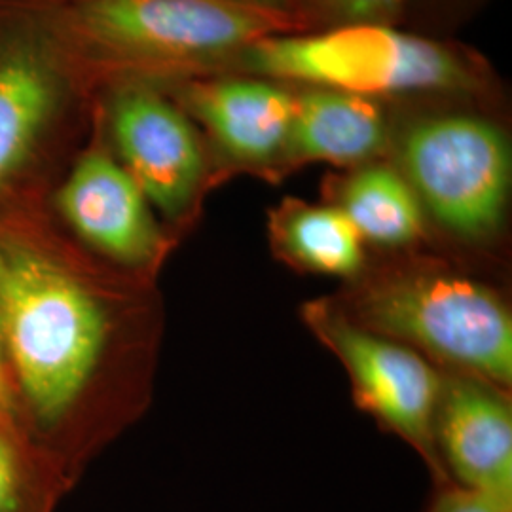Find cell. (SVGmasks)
Masks as SVG:
<instances>
[{
  "label": "cell",
  "instance_id": "6da1fadb",
  "mask_svg": "<svg viewBox=\"0 0 512 512\" xmlns=\"http://www.w3.org/2000/svg\"><path fill=\"white\" fill-rule=\"evenodd\" d=\"M46 234L0 222V344L14 420L71 482L103 442L124 296Z\"/></svg>",
  "mask_w": 512,
  "mask_h": 512
},
{
  "label": "cell",
  "instance_id": "7a4b0ae2",
  "mask_svg": "<svg viewBox=\"0 0 512 512\" xmlns=\"http://www.w3.org/2000/svg\"><path fill=\"white\" fill-rule=\"evenodd\" d=\"M69 33L103 63L137 73H200L241 59L298 19L238 0H78Z\"/></svg>",
  "mask_w": 512,
  "mask_h": 512
},
{
  "label": "cell",
  "instance_id": "3957f363",
  "mask_svg": "<svg viewBox=\"0 0 512 512\" xmlns=\"http://www.w3.org/2000/svg\"><path fill=\"white\" fill-rule=\"evenodd\" d=\"M342 308V306H340ZM351 321L465 376L509 387L511 313L480 281L446 270H408L365 283L349 306Z\"/></svg>",
  "mask_w": 512,
  "mask_h": 512
},
{
  "label": "cell",
  "instance_id": "277c9868",
  "mask_svg": "<svg viewBox=\"0 0 512 512\" xmlns=\"http://www.w3.org/2000/svg\"><path fill=\"white\" fill-rule=\"evenodd\" d=\"M245 67L275 80L363 97L456 92L473 84L452 50L376 23H346L317 35H272L241 55Z\"/></svg>",
  "mask_w": 512,
  "mask_h": 512
},
{
  "label": "cell",
  "instance_id": "5b68a950",
  "mask_svg": "<svg viewBox=\"0 0 512 512\" xmlns=\"http://www.w3.org/2000/svg\"><path fill=\"white\" fill-rule=\"evenodd\" d=\"M401 167L423 211L467 239L499 230L511 192V148L503 131L475 116L425 118L406 129Z\"/></svg>",
  "mask_w": 512,
  "mask_h": 512
},
{
  "label": "cell",
  "instance_id": "8992f818",
  "mask_svg": "<svg viewBox=\"0 0 512 512\" xmlns=\"http://www.w3.org/2000/svg\"><path fill=\"white\" fill-rule=\"evenodd\" d=\"M304 321L346 366L359 406L416 448L440 486L450 484L435 440L439 370L418 351L363 329L329 300L306 304Z\"/></svg>",
  "mask_w": 512,
  "mask_h": 512
},
{
  "label": "cell",
  "instance_id": "52a82bcc",
  "mask_svg": "<svg viewBox=\"0 0 512 512\" xmlns=\"http://www.w3.org/2000/svg\"><path fill=\"white\" fill-rule=\"evenodd\" d=\"M110 131L118 162L165 219L196 202L205 179L202 141L183 110L147 84H128L110 101Z\"/></svg>",
  "mask_w": 512,
  "mask_h": 512
},
{
  "label": "cell",
  "instance_id": "ba28073f",
  "mask_svg": "<svg viewBox=\"0 0 512 512\" xmlns=\"http://www.w3.org/2000/svg\"><path fill=\"white\" fill-rule=\"evenodd\" d=\"M59 215L86 247L131 272H152L167 239L141 186L107 150L92 148L55 194Z\"/></svg>",
  "mask_w": 512,
  "mask_h": 512
},
{
  "label": "cell",
  "instance_id": "9c48e42d",
  "mask_svg": "<svg viewBox=\"0 0 512 512\" xmlns=\"http://www.w3.org/2000/svg\"><path fill=\"white\" fill-rule=\"evenodd\" d=\"M435 440L450 484L512 501V412L497 387L444 378Z\"/></svg>",
  "mask_w": 512,
  "mask_h": 512
},
{
  "label": "cell",
  "instance_id": "30bf717a",
  "mask_svg": "<svg viewBox=\"0 0 512 512\" xmlns=\"http://www.w3.org/2000/svg\"><path fill=\"white\" fill-rule=\"evenodd\" d=\"M183 101L234 162L285 160L294 93L260 78H217L186 84Z\"/></svg>",
  "mask_w": 512,
  "mask_h": 512
},
{
  "label": "cell",
  "instance_id": "8fae6325",
  "mask_svg": "<svg viewBox=\"0 0 512 512\" xmlns=\"http://www.w3.org/2000/svg\"><path fill=\"white\" fill-rule=\"evenodd\" d=\"M59 97L61 78L42 44L16 38L0 48V198L31 164Z\"/></svg>",
  "mask_w": 512,
  "mask_h": 512
},
{
  "label": "cell",
  "instance_id": "7c38bea8",
  "mask_svg": "<svg viewBox=\"0 0 512 512\" xmlns=\"http://www.w3.org/2000/svg\"><path fill=\"white\" fill-rule=\"evenodd\" d=\"M385 141L384 112L374 99L311 86L294 93L287 162L365 165Z\"/></svg>",
  "mask_w": 512,
  "mask_h": 512
},
{
  "label": "cell",
  "instance_id": "4fadbf2b",
  "mask_svg": "<svg viewBox=\"0 0 512 512\" xmlns=\"http://www.w3.org/2000/svg\"><path fill=\"white\" fill-rule=\"evenodd\" d=\"M275 251L294 268L330 277H355L365 264L363 238L336 205L287 200L272 215Z\"/></svg>",
  "mask_w": 512,
  "mask_h": 512
},
{
  "label": "cell",
  "instance_id": "5bb4252c",
  "mask_svg": "<svg viewBox=\"0 0 512 512\" xmlns=\"http://www.w3.org/2000/svg\"><path fill=\"white\" fill-rule=\"evenodd\" d=\"M363 241L404 247L423 234V207L403 173L385 164H365L348 175L334 203Z\"/></svg>",
  "mask_w": 512,
  "mask_h": 512
},
{
  "label": "cell",
  "instance_id": "9a60e30c",
  "mask_svg": "<svg viewBox=\"0 0 512 512\" xmlns=\"http://www.w3.org/2000/svg\"><path fill=\"white\" fill-rule=\"evenodd\" d=\"M73 486L18 421L0 412V512H55Z\"/></svg>",
  "mask_w": 512,
  "mask_h": 512
},
{
  "label": "cell",
  "instance_id": "2e32d148",
  "mask_svg": "<svg viewBox=\"0 0 512 512\" xmlns=\"http://www.w3.org/2000/svg\"><path fill=\"white\" fill-rule=\"evenodd\" d=\"M429 512H512V501L444 484Z\"/></svg>",
  "mask_w": 512,
  "mask_h": 512
},
{
  "label": "cell",
  "instance_id": "e0dca14e",
  "mask_svg": "<svg viewBox=\"0 0 512 512\" xmlns=\"http://www.w3.org/2000/svg\"><path fill=\"white\" fill-rule=\"evenodd\" d=\"M330 18L344 23H372L399 8L404 0H315Z\"/></svg>",
  "mask_w": 512,
  "mask_h": 512
},
{
  "label": "cell",
  "instance_id": "ac0fdd59",
  "mask_svg": "<svg viewBox=\"0 0 512 512\" xmlns=\"http://www.w3.org/2000/svg\"><path fill=\"white\" fill-rule=\"evenodd\" d=\"M238 2H245V4H251L256 8H264V10H272V12L298 18V14H300L298 6L302 0H238Z\"/></svg>",
  "mask_w": 512,
  "mask_h": 512
},
{
  "label": "cell",
  "instance_id": "d6986e66",
  "mask_svg": "<svg viewBox=\"0 0 512 512\" xmlns=\"http://www.w3.org/2000/svg\"><path fill=\"white\" fill-rule=\"evenodd\" d=\"M0 412L12 414V401H10V391H8V382H6V370H4V357H2V344H0Z\"/></svg>",
  "mask_w": 512,
  "mask_h": 512
}]
</instances>
